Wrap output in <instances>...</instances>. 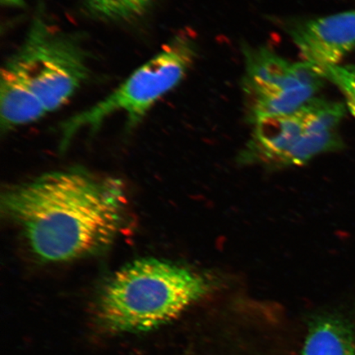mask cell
Instances as JSON below:
<instances>
[{
	"instance_id": "9c48e42d",
	"label": "cell",
	"mask_w": 355,
	"mask_h": 355,
	"mask_svg": "<svg viewBox=\"0 0 355 355\" xmlns=\"http://www.w3.org/2000/svg\"><path fill=\"white\" fill-rule=\"evenodd\" d=\"M152 0H83L93 15L106 20H128L139 17Z\"/></svg>"
},
{
	"instance_id": "8fae6325",
	"label": "cell",
	"mask_w": 355,
	"mask_h": 355,
	"mask_svg": "<svg viewBox=\"0 0 355 355\" xmlns=\"http://www.w3.org/2000/svg\"><path fill=\"white\" fill-rule=\"evenodd\" d=\"M7 6H21L24 0H2Z\"/></svg>"
},
{
	"instance_id": "277c9868",
	"label": "cell",
	"mask_w": 355,
	"mask_h": 355,
	"mask_svg": "<svg viewBox=\"0 0 355 355\" xmlns=\"http://www.w3.org/2000/svg\"><path fill=\"white\" fill-rule=\"evenodd\" d=\"M197 55L190 33H179L158 54L133 72L116 90L92 107L75 114L62 125L61 146H66L83 128L96 130L110 115L126 114L127 125H139L157 102L181 83Z\"/></svg>"
},
{
	"instance_id": "7a4b0ae2",
	"label": "cell",
	"mask_w": 355,
	"mask_h": 355,
	"mask_svg": "<svg viewBox=\"0 0 355 355\" xmlns=\"http://www.w3.org/2000/svg\"><path fill=\"white\" fill-rule=\"evenodd\" d=\"M207 290L205 278L183 266L154 257L137 259L106 284L101 321L117 333L153 330L179 316Z\"/></svg>"
},
{
	"instance_id": "30bf717a",
	"label": "cell",
	"mask_w": 355,
	"mask_h": 355,
	"mask_svg": "<svg viewBox=\"0 0 355 355\" xmlns=\"http://www.w3.org/2000/svg\"><path fill=\"white\" fill-rule=\"evenodd\" d=\"M324 78L330 80L345 97L346 105L355 118V65H337L328 69Z\"/></svg>"
},
{
	"instance_id": "8992f818",
	"label": "cell",
	"mask_w": 355,
	"mask_h": 355,
	"mask_svg": "<svg viewBox=\"0 0 355 355\" xmlns=\"http://www.w3.org/2000/svg\"><path fill=\"white\" fill-rule=\"evenodd\" d=\"M288 32L304 62L324 76L355 48V10L296 21Z\"/></svg>"
},
{
	"instance_id": "52a82bcc",
	"label": "cell",
	"mask_w": 355,
	"mask_h": 355,
	"mask_svg": "<svg viewBox=\"0 0 355 355\" xmlns=\"http://www.w3.org/2000/svg\"><path fill=\"white\" fill-rule=\"evenodd\" d=\"M246 153L261 161L290 165L293 153L310 132L303 107L295 113L259 119ZM328 132V131H327Z\"/></svg>"
},
{
	"instance_id": "ba28073f",
	"label": "cell",
	"mask_w": 355,
	"mask_h": 355,
	"mask_svg": "<svg viewBox=\"0 0 355 355\" xmlns=\"http://www.w3.org/2000/svg\"><path fill=\"white\" fill-rule=\"evenodd\" d=\"M302 355H355V331L344 319L319 318L305 340Z\"/></svg>"
},
{
	"instance_id": "3957f363",
	"label": "cell",
	"mask_w": 355,
	"mask_h": 355,
	"mask_svg": "<svg viewBox=\"0 0 355 355\" xmlns=\"http://www.w3.org/2000/svg\"><path fill=\"white\" fill-rule=\"evenodd\" d=\"M89 76L86 54L72 35L53 28L40 10L24 43L1 70L0 93L12 104L54 112Z\"/></svg>"
},
{
	"instance_id": "5b68a950",
	"label": "cell",
	"mask_w": 355,
	"mask_h": 355,
	"mask_svg": "<svg viewBox=\"0 0 355 355\" xmlns=\"http://www.w3.org/2000/svg\"><path fill=\"white\" fill-rule=\"evenodd\" d=\"M243 53V91L252 123L295 113L314 98L326 79L306 62L291 63L266 48H244Z\"/></svg>"
},
{
	"instance_id": "6da1fadb",
	"label": "cell",
	"mask_w": 355,
	"mask_h": 355,
	"mask_svg": "<svg viewBox=\"0 0 355 355\" xmlns=\"http://www.w3.org/2000/svg\"><path fill=\"white\" fill-rule=\"evenodd\" d=\"M126 198L119 180L86 171L47 173L3 192L1 210L19 226L44 263H64L98 254L124 224Z\"/></svg>"
}]
</instances>
